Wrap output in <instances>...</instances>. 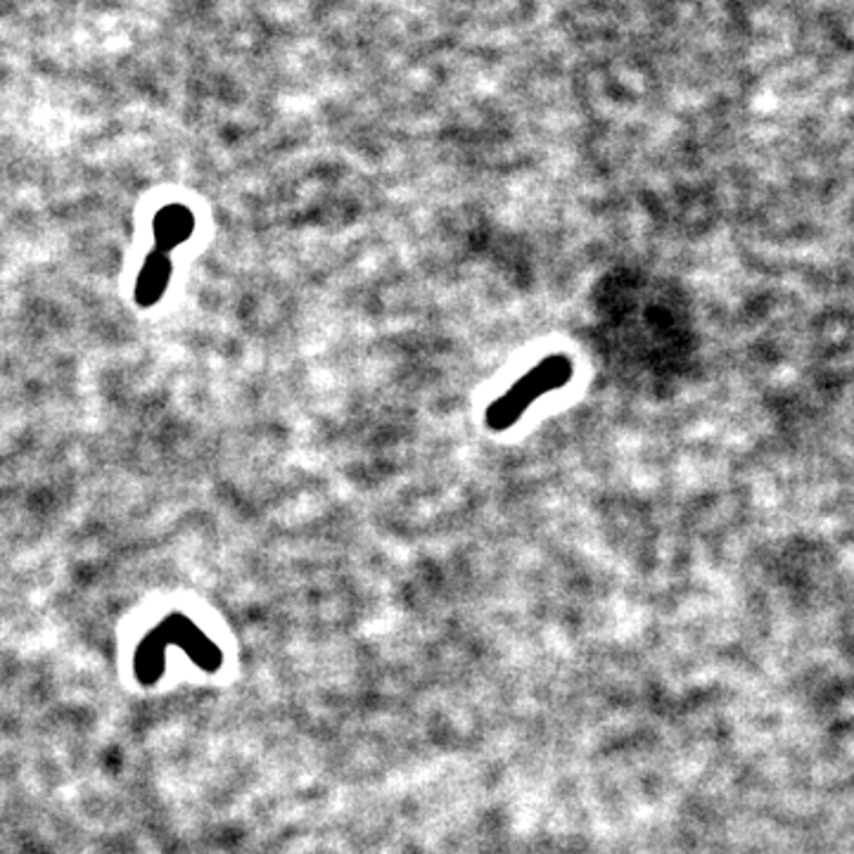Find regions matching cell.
<instances>
[{
  "label": "cell",
  "mask_w": 854,
  "mask_h": 854,
  "mask_svg": "<svg viewBox=\"0 0 854 854\" xmlns=\"http://www.w3.org/2000/svg\"><path fill=\"white\" fill-rule=\"evenodd\" d=\"M195 230L192 211L183 205H169L157 214L155 219V249L146 261L136 288V299L140 307H155L159 297L165 295L167 282L171 278V259L173 249L188 240Z\"/></svg>",
  "instance_id": "2"
},
{
  "label": "cell",
  "mask_w": 854,
  "mask_h": 854,
  "mask_svg": "<svg viewBox=\"0 0 854 854\" xmlns=\"http://www.w3.org/2000/svg\"><path fill=\"white\" fill-rule=\"evenodd\" d=\"M575 378V361L567 354H550L532 366L515 380L502 397L491 401L485 411V425L489 433H506L518 425L532 404H537L548 391L567 387Z\"/></svg>",
  "instance_id": "1"
}]
</instances>
